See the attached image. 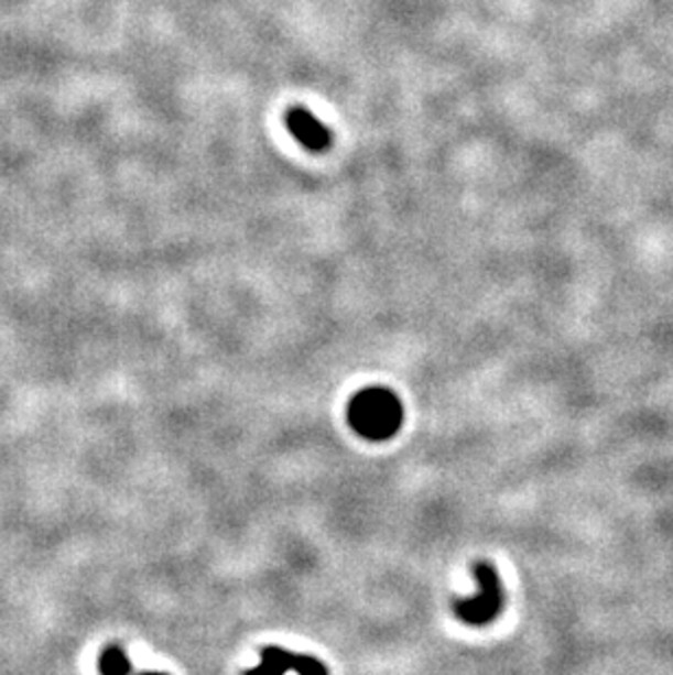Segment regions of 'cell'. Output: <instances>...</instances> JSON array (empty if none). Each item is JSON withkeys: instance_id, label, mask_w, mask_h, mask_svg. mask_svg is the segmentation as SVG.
I'll list each match as a JSON object with an SVG mask.
<instances>
[{"instance_id": "5", "label": "cell", "mask_w": 673, "mask_h": 675, "mask_svg": "<svg viewBox=\"0 0 673 675\" xmlns=\"http://www.w3.org/2000/svg\"><path fill=\"white\" fill-rule=\"evenodd\" d=\"M99 672H101V675H130V672H132V663H130L128 654H126L121 647L112 645V647H108V650L101 654V658H99Z\"/></svg>"}, {"instance_id": "2", "label": "cell", "mask_w": 673, "mask_h": 675, "mask_svg": "<svg viewBox=\"0 0 673 675\" xmlns=\"http://www.w3.org/2000/svg\"><path fill=\"white\" fill-rule=\"evenodd\" d=\"M477 595L455 603V614L468 625H486L495 621L503 610V588L497 570L490 564L475 566Z\"/></svg>"}, {"instance_id": "4", "label": "cell", "mask_w": 673, "mask_h": 675, "mask_svg": "<svg viewBox=\"0 0 673 675\" xmlns=\"http://www.w3.org/2000/svg\"><path fill=\"white\" fill-rule=\"evenodd\" d=\"M286 126L293 138L311 151H324L330 144V132L308 110H291L286 115Z\"/></svg>"}, {"instance_id": "1", "label": "cell", "mask_w": 673, "mask_h": 675, "mask_svg": "<svg viewBox=\"0 0 673 675\" xmlns=\"http://www.w3.org/2000/svg\"><path fill=\"white\" fill-rule=\"evenodd\" d=\"M352 428L372 442H383L397 435L403 424V405L397 394L375 388L359 392L348 406Z\"/></svg>"}, {"instance_id": "6", "label": "cell", "mask_w": 673, "mask_h": 675, "mask_svg": "<svg viewBox=\"0 0 673 675\" xmlns=\"http://www.w3.org/2000/svg\"><path fill=\"white\" fill-rule=\"evenodd\" d=\"M140 675H166V674H140Z\"/></svg>"}, {"instance_id": "3", "label": "cell", "mask_w": 673, "mask_h": 675, "mask_svg": "<svg viewBox=\"0 0 673 675\" xmlns=\"http://www.w3.org/2000/svg\"><path fill=\"white\" fill-rule=\"evenodd\" d=\"M295 672L297 675H328V669L313 656H300L280 647H268L261 654V665L246 672V675H284Z\"/></svg>"}]
</instances>
